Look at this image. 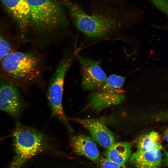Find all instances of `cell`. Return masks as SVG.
Instances as JSON below:
<instances>
[{
	"mask_svg": "<svg viewBox=\"0 0 168 168\" xmlns=\"http://www.w3.org/2000/svg\"><path fill=\"white\" fill-rule=\"evenodd\" d=\"M64 4L77 29L92 40L104 38L136 18L128 8L103 2L98 4L88 14L78 4L68 0Z\"/></svg>",
	"mask_w": 168,
	"mask_h": 168,
	"instance_id": "6da1fadb",
	"label": "cell"
},
{
	"mask_svg": "<svg viewBox=\"0 0 168 168\" xmlns=\"http://www.w3.org/2000/svg\"><path fill=\"white\" fill-rule=\"evenodd\" d=\"M12 137L15 156L9 168H21L48 147V140L43 133L19 123L14 130Z\"/></svg>",
	"mask_w": 168,
	"mask_h": 168,
	"instance_id": "7a4b0ae2",
	"label": "cell"
},
{
	"mask_svg": "<svg viewBox=\"0 0 168 168\" xmlns=\"http://www.w3.org/2000/svg\"><path fill=\"white\" fill-rule=\"evenodd\" d=\"M72 58L71 54H68L61 60L51 79L47 94L52 115L62 122L71 131L73 130L64 113L62 100L64 79Z\"/></svg>",
	"mask_w": 168,
	"mask_h": 168,
	"instance_id": "3957f363",
	"label": "cell"
},
{
	"mask_svg": "<svg viewBox=\"0 0 168 168\" xmlns=\"http://www.w3.org/2000/svg\"><path fill=\"white\" fill-rule=\"evenodd\" d=\"M3 70L14 77L26 81H31L40 73V59L31 52H15L10 53L2 59Z\"/></svg>",
	"mask_w": 168,
	"mask_h": 168,
	"instance_id": "277c9868",
	"label": "cell"
},
{
	"mask_svg": "<svg viewBox=\"0 0 168 168\" xmlns=\"http://www.w3.org/2000/svg\"><path fill=\"white\" fill-rule=\"evenodd\" d=\"M30 8V20L36 30L50 32L61 24L60 7L54 0H26Z\"/></svg>",
	"mask_w": 168,
	"mask_h": 168,
	"instance_id": "5b68a950",
	"label": "cell"
},
{
	"mask_svg": "<svg viewBox=\"0 0 168 168\" xmlns=\"http://www.w3.org/2000/svg\"><path fill=\"white\" fill-rule=\"evenodd\" d=\"M82 77L81 86L84 90H99L105 83L106 75L100 62L77 54Z\"/></svg>",
	"mask_w": 168,
	"mask_h": 168,
	"instance_id": "8992f818",
	"label": "cell"
},
{
	"mask_svg": "<svg viewBox=\"0 0 168 168\" xmlns=\"http://www.w3.org/2000/svg\"><path fill=\"white\" fill-rule=\"evenodd\" d=\"M72 120L86 129L92 139L102 147L108 148L115 142L114 133L100 120L80 118H74Z\"/></svg>",
	"mask_w": 168,
	"mask_h": 168,
	"instance_id": "52a82bcc",
	"label": "cell"
},
{
	"mask_svg": "<svg viewBox=\"0 0 168 168\" xmlns=\"http://www.w3.org/2000/svg\"><path fill=\"white\" fill-rule=\"evenodd\" d=\"M21 96L16 88L11 84L0 86V110L16 117L23 108Z\"/></svg>",
	"mask_w": 168,
	"mask_h": 168,
	"instance_id": "ba28073f",
	"label": "cell"
},
{
	"mask_svg": "<svg viewBox=\"0 0 168 168\" xmlns=\"http://www.w3.org/2000/svg\"><path fill=\"white\" fill-rule=\"evenodd\" d=\"M125 98L123 92H94L90 95L88 101L83 110L91 109L99 112L105 108L121 103Z\"/></svg>",
	"mask_w": 168,
	"mask_h": 168,
	"instance_id": "9c48e42d",
	"label": "cell"
},
{
	"mask_svg": "<svg viewBox=\"0 0 168 168\" xmlns=\"http://www.w3.org/2000/svg\"><path fill=\"white\" fill-rule=\"evenodd\" d=\"M70 145L76 154L84 156L94 162L99 161V152L92 138L83 134L73 135L71 138Z\"/></svg>",
	"mask_w": 168,
	"mask_h": 168,
	"instance_id": "30bf717a",
	"label": "cell"
},
{
	"mask_svg": "<svg viewBox=\"0 0 168 168\" xmlns=\"http://www.w3.org/2000/svg\"><path fill=\"white\" fill-rule=\"evenodd\" d=\"M8 12L21 28L30 20V8L26 0H0Z\"/></svg>",
	"mask_w": 168,
	"mask_h": 168,
	"instance_id": "8fae6325",
	"label": "cell"
},
{
	"mask_svg": "<svg viewBox=\"0 0 168 168\" xmlns=\"http://www.w3.org/2000/svg\"><path fill=\"white\" fill-rule=\"evenodd\" d=\"M131 163L136 168H160L162 163L161 150L154 149L133 153L130 158Z\"/></svg>",
	"mask_w": 168,
	"mask_h": 168,
	"instance_id": "7c38bea8",
	"label": "cell"
},
{
	"mask_svg": "<svg viewBox=\"0 0 168 168\" xmlns=\"http://www.w3.org/2000/svg\"><path fill=\"white\" fill-rule=\"evenodd\" d=\"M132 144L127 142H115L107 148L106 158L117 164L125 165L132 155Z\"/></svg>",
	"mask_w": 168,
	"mask_h": 168,
	"instance_id": "4fadbf2b",
	"label": "cell"
},
{
	"mask_svg": "<svg viewBox=\"0 0 168 168\" xmlns=\"http://www.w3.org/2000/svg\"><path fill=\"white\" fill-rule=\"evenodd\" d=\"M137 151L144 152L154 149H162L160 136L156 132L153 131L142 135L136 140Z\"/></svg>",
	"mask_w": 168,
	"mask_h": 168,
	"instance_id": "5bb4252c",
	"label": "cell"
},
{
	"mask_svg": "<svg viewBox=\"0 0 168 168\" xmlns=\"http://www.w3.org/2000/svg\"><path fill=\"white\" fill-rule=\"evenodd\" d=\"M125 80V77L116 74L110 75L106 78V81L99 90V91L112 93H122L121 88Z\"/></svg>",
	"mask_w": 168,
	"mask_h": 168,
	"instance_id": "9a60e30c",
	"label": "cell"
},
{
	"mask_svg": "<svg viewBox=\"0 0 168 168\" xmlns=\"http://www.w3.org/2000/svg\"><path fill=\"white\" fill-rule=\"evenodd\" d=\"M10 46L8 42L0 37V60L10 53Z\"/></svg>",
	"mask_w": 168,
	"mask_h": 168,
	"instance_id": "2e32d148",
	"label": "cell"
},
{
	"mask_svg": "<svg viewBox=\"0 0 168 168\" xmlns=\"http://www.w3.org/2000/svg\"><path fill=\"white\" fill-rule=\"evenodd\" d=\"M102 168H127L125 165H121L113 162L106 158L100 159L99 161Z\"/></svg>",
	"mask_w": 168,
	"mask_h": 168,
	"instance_id": "e0dca14e",
	"label": "cell"
},
{
	"mask_svg": "<svg viewBox=\"0 0 168 168\" xmlns=\"http://www.w3.org/2000/svg\"><path fill=\"white\" fill-rule=\"evenodd\" d=\"M164 137L166 140L168 142V129L164 133Z\"/></svg>",
	"mask_w": 168,
	"mask_h": 168,
	"instance_id": "ac0fdd59",
	"label": "cell"
},
{
	"mask_svg": "<svg viewBox=\"0 0 168 168\" xmlns=\"http://www.w3.org/2000/svg\"><path fill=\"white\" fill-rule=\"evenodd\" d=\"M165 157H166V163L168 166V152H165Z\"/></svg>",
	"mask_w": 168,
	"mask_h": 168,
	"instance_id": "d6986e66",
	"label": "cell"
}]
</instances>
